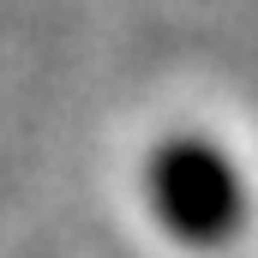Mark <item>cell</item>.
Returning <instances> with one entry per match:
<instances>
[{
	"label": "cell",
	"instance_id": "6da1fadb",
	"mask_svg": "<svg viewBox=\"0 0 258 258\" xmlns=\"http://www.w3.org/2000/svg\"><path fill=\"white\" fill-rule=\"evenodd\" d=\"M150 210L180 246H222L246 216V186L210 138H168L150 156Z\"/></svg>",
	"mask_w": 258,
	"mask_h": 258
}]
</instances>
